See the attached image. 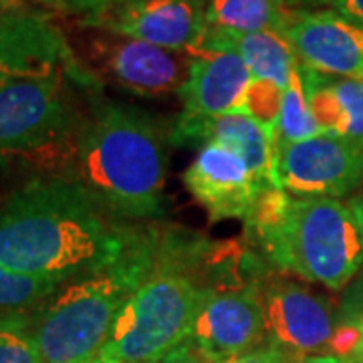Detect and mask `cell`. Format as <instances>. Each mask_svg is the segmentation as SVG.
I'll return each mask as SVG.
<instances>
[{
    "label": "cell",
    "mask_w": 363,
    "mask_h": 363,
    "mask_svg": "<svg viewBox=\"0 0 363 363\" xmlns=\"http://www.w3.org/2000/svg\"><path fill=\"white\" fill-rule=\"evenodd\" d=\"M61 286L63 283L11 271L0 262V319L35 315Z\"/></svg>",
    "instance_id": "44dd1931"
},
{
    "label": "cell",
    "mask_w": 363,
    "mask_h": 363,
    "mask_svg": "<svg viewBox=\"0 0 363 363\" xmlns=\"http://www.w3.org/2000/svg\"><path fill=\"white\" fill-rule=\"evenodd\" d=\"M192 55L186 85L180 89L182 116L216 117L242 113L252 73L233 47L202 40Z\"/></svg>",
    "instance_id": "9a60e30c"
},
{
    "label": "cell",
    "mask_w": 363,
    "mask_h": 363,
    "mask_svg": "<svg viewBox=\"0 0 363 363\" xmlns=\"http://www.w3.org/2000/svg\"><path fill=\"white\" fill-rule=\"evenodd\" d=\"M347 206H350L353 216H355V220L359 224V230H362L363 236V192L359 196H355V198H351L350 202H347Z\"/></svg>",
    "instance_id": "1f68e13d"
},
{
    "label": "cell",
    "mask_w": 363,
    "mask_h": 363,
    "mask_svg": "<svg viewBox=\"0 0 363 363\" xmlns=\"http://www.w3.org/2000/svg\"><path fill=\"white\" fill-rule=\"evenodd\" d=\"M238 357H230V359H222V362H216V363H236Z\"/></svg>",
    "instance_id": "d590c367"
},
{
    "label": "cell",
    "mask_w": 363,
    "mask_h": 363,
    "mask_svg": "<svg viewBox=\"0 0 363 363\" xmlns=\"http://www.w3.org/2000/svg\"><path fill=\"white\" fill-rule=\"evenodd\" d=\"M236 363H286L283 353L272 347V345H267V347H259V350L250 351V353H245L240 355Z\"/></svg>",
    "instance_id": "83f0119b"
},
{
    "label": "cell",
    "mask_w": 363,
    "mask_h": 363,
    "mask_svg": "<svg viewBox=\"0 0 363 363\" xmlns=\"http://www.w3.org/2000/svg\"><path fill=\"white\" fill-rule=\"evenodd\" d=\"M91 363H128V362H113V359H105V357H97L95 362Z\"/></svg>",
    "instance_id": "e575fe53"
},
{
    "label": "cell",
    "mask_w": 363,
    "mask_h": 363,
    "mask_svg": "<svg viewBox=\"0 0 363 363\" xmlns=\"http://www.w3.org/2000/svg\"><path fill=\"white\" fill-rule=\"evenodd\" d=\"M214 143L247 162L262 186L277 182L274 131L248 113H226L216 117L180 116L169 130V143Z\"/></svg>",
    "instance_id": "2e32d148"
},
{
    "label": "cell",
    "mask_w": 363,
    "mask_h": 363,
    "mask_svg": "<svg viewBox=\"0 0 363 363\" xmlns=\"http://www.w3.org/2000/svg\"><path fill=\"white\" fill-rule=\"evenodd\" d=\"M257 240L279 269L331 291L345 289L363 264L359 224L333 198L291 196L281 222Z\"/></svg>",
    "instance_id": "277c9868"
},
{
    "label": "cell",
    "mask_w": 363,
    "mask_h": 363,
    "mask_svg": "<svg viewBox=\"0 0 363 363\" xmlns=\"http://www.w3.org/2000/svg\"><path fill=\"white\" fill-rule=\"evenodd\" d=\"M204 40L233 47L234 51L245 59L252 77L271 81L283 89L289 85L291 75L298 65L293 45L289 43L285 33H279V30L230 35V33H222L208 26Z\"/></svg>",
    "instance_id": "ac0fdd59"
},
{
    "label": "cell",
    "mask_w": 363,
    "mask_h": 363,
    "mask_svg": "<svg viewBox=\"0 0 363 363\" xmlns=\"http://www.w3.org/2000/svg\"><path fill=\"white\" fill-rule=\"evenodd\" d=\"M298 363H357L351 357H337V355H313V357H305Z\"/></svg>",
    "instance_id": "4dcf8cb0"
},
{
    "label": "cell",
    "mask_w": 363,
    "mask_h": 363,
    "mask_svg": "<svg viewBox=\"0 0 363 363\" xmlns=\"http://www.w3.org/2000/svg\"><path fill=\"white\" fill-rule=\"evenodd\" d=\"M339 323L353 325L363 333V279L345 291L339 309Z\"/></svg>",
    "instance_id": "cb8c5ba5"
},
{
    "label": "cell",
    "mask_w": 363,
    "mask_h": 363,
    "mask_svg": "<svg viewBox=\"0 0 363 363\" xmlns=\"http://www.w3.org/2000/svg\"><path fill=\"white\" fill-rule=\"evenodd\" d=\"M125 0H65V9L71 13H79L83 16L99 13L105 9H111L116 4H121Z\"/></svg>",
    "instance_id": "4316f807"
},
{
    "label": "cell",
    "mask_w": 363,
    "mask_h": 363,
    "mask_svg": "<svg viewBox=\"0 0 363 363\" xmlns=\"http://www.w3.org/2000/svg\"><path fill=\"white\" fill-rule=\"evenodd\" d=\"M204 286L194 279L156 269L117 313L99 357L113 362L152 363L192 337Z\"/></svg>",
    "instance_id": "5b68a950"
},
{
    "label": "cell",
    "mask_w": 363,
    "mask_h": 363,
    "mask_svg": "<svg viewBox=\"0 0 363 363\" xmlns=\"http://www.w3.org/2000/svg\"><path fill=\"white\" fill-rule=\"evenodd\" d=\"M283 91H285L283 87L274 85L271 81L255 79L250 89H248L242 113H248L274 131L279 111H281V101H283Z\"/></svg>",
    "instance_id": "603a6c76"
},
{
    "label": "cell",
    "mask_w": 363,
    "mask_h": 363,
    "mask_svg": "<svg viewBox=\"0 0 363 363\" xmlns=\"http://www.w3.org/2000/svg\"><path fill=\"white\" fill-rule=\"evenodd\" d=\"M75 69L0 87V168L30 164L51 168L73 162L75 140L67 81Z\"/></svg>",
    "instance_id": "8992f818"
},
{
    "label": "cell",
    "mask_w": 363,
    "mask_h": 363,
    "mask_svg": "<svg viewBox=\"0 0 363 363\" xmlns=\"http://www.w3.org/2000/svg\"><path fill=\"white\" fill-rule=\"evenodd\" d=\"M184 186L212 222L247 220L262 186L247 162L214 143H204L184 172Z\"/></svg>",
    "instance_id": "5bb4252c"
},
{
    "label": "cell",
    "mask_w": 363,
    "mask_h": 363,
    "mask_svg": "<svg viewBox=\"0 0 363 363\" xmlns=\"http://www.w3.org/2000/svg\"><path fill=\"white\" fill-rule=\"evenodd\" d=\"M113 216L75 178H37L0 204V262L63 285L107 271L143 240Z\"/></svg>",
    "instance_id": "6da1fadb"
},
{
    "label": "cell",
    "mask_w": 363,
    "mask_h": 363,
    "mask_svg": "<svg viewBox=\"0 0 363 363\" xmlns=\"http://www.w3.org/2000/svg\"><path fill=\"white\" fill-rule=\"evenodd\" d=\"M154 271L152 247L143 238L116 267L65 283L33 315L40 363L95 362L119 309Z\"/></svg>",
    "instance_id": "3957f363"
},
{
    "label": "cell",
    "mask_w": 363,
    "mask_h": 363,
    "mask_svg": "<svg viewBox=\"0 0 363 363\" xmlns=\"http://www.w3.org/2000/svg\"><path fill=\"white\" fill-rule=\"evenodd\" d=\"M0 363H40L33 335V315L0 319Z\"/></svg>",
    "instance_id": "7402d4cb"
},
{
    "label": "cell",
    "mask_w": 363,
    "mask_h": 363,
    "mask_svg": "<svg viewBox=\"0 0 363 363\" xmlns=\"http://www.w3.org/2000/svg\"><path fill=\"white\" fill-rule=\"evenodd\" d=\"M289 4H329L331 0H286Z\"/></svg>",
    "instance_id": "d6a6232c"
},
{
    "label": "cell",
    "mask_w": 363,
    "mask_h": 363,
    "mask_svg": "<svg viewBox=\"0 0 363 363\" xmlns=\"http://www.w3.org/2000/svg\"><path fill=\"white\" fill-rule=\"evenodd\" d=\"M305 67V65H303ZM307 69L313 116L323 133L359 145L363 150V81L325 77Z\"/></svg>",
    "instance_id": "e0dca14e"
},
{
    "label": "cell",
    "mask_w": 363,
    "mask_h": 363,
    "mask_svg": "<svg viewBox=\"0 0 363 363\" xmlns=\"http://www.w3.org/2000/svg\"><path fill=\"white\" fill-rule=\"evenodd\" d=\"M264 335V307L259 289L204 286L192 339L214 362L259 350Z\"/></svg>",
    "instance_id": "30bf717a"
},
{
    "label": "cell",
    "mask_w": 363,
    "mask_h": 363,
    "mask_svg": "<svg viewBox=\"0 0 363 363\" xmlns=\"http://www.w3.org/2000/svg\"><path fill=\"white\" fill-rule=\"evenodd\" d=\"M81 55L99 77L140 97H166L186 85L192 55L169 51L116 33L87 28Z\"/></svg>",
    "instance_id": "52a82bcc"
},
{
    "label": "cell",
    "mask_w": 363,
    "mask_h": 363,
    "mask_svg": "<svg viewBox=\"0 0 363 363\" xmlns=\"http://www.w3.org/2000/svg\"><path fill=\"white\" fill-rule=\"evenodd\" d=\"M274 169L286 194L339 200L363 180V150L347 140L319 133L281 147Z\"/></svg>",
    "instance_id": "ba28073f"
},
{
    "label": "cell",
    "mask_w": 363,
    "mask_h": 363,
    "mask_svg": "<svg viewBox=\"0 0 363 363\" xmlns=\"http://www.w3.org/2000/svg\"><path fill=\"white\" fill-rule=\"evenodd\" d=\"M169 131L145 111L104 105L75 140V180L105 210L123 218L166 212Z\"/></svg>",
    "instance_id": "7a4b0ae2"
},
{
    "label": "cell",
    "mask_w": 363,
    "mask_h": 363,
    "mask_svg": "<svg viewBox=\"0 0 363 363\" xmlns=\"http://www.w3.org/2000/svg\"><path fill=\"white\" fill-rule=\"evenodd\" d=\"M0 11H4V6H2V2H0Z\"/></svg>",
    "instance_id": "8d00e7d4"
},
{
    "label": "cell",
    "mask_w": 363,
    "mask_h": 363,
    "mask_svg": "<svg viewBox=\"0 0 363 363\" xmlns=\"http://www.w3.org/2000/svg\"><path fill=\"white\" fill-rule=\"evenodd\" d=\"M353 359L357 363H363V339L362 343H359V347H357V351H355V355H353Z\"/></svg>",
    "instance_id": "836d02e7"
},
{
    "label": "cell",
    "mask_w": 363,
    "mask_h": 363,
    "mask_svg": "<svg viewBox=\"0 0 363 363\" xmlns=\"http://www.w3.org/2000/svg\"><path fill=\"white\" fill-rule=\"evenodd\" d=\"M293 6L286 0H208L206 23L230 35L260 30L285 33Z\"/></svg>",
    "instance_id": "d6986e66"
},
{
    "label": "cell",
    "mask_w": 363,
    "mask_h": 363,
    "mask_svg": "<svg viewBox=\"0 0 363 363\" xmlns=\"http://www.w3.org/2000/svg\"><path fill=\"white\" fill-rule=\"evenodd\" d=\"M59 69H75L73 52L45 14L28 9L0 11V87Z\"/></svg>",
    "instance_id": "7c38bea8"
},
{
    "label": "cell",
    "mask_w": 363,
    "mask_h": 363,
    "mask_svg": "<svg viewBox=\"0 0 363 363\" xmlns=\"http://www.w3.org/2000/svg\"><path fill=\"white\" fill-rule=\"evenodd\" d=\"M264 329L272 347L297 363L323 350L335 331L327 301L295 283H271L262 293Z\"/></svg>",
    "instance_id": "4fadbf2b"
},
{
    "label": "cell",
    "mask_w": 363,
    "mask_h": 363,
    "mask_svg": "<svg viewBox=\"0 0 363 363\" xmlns=\"http://www.w3.org/2000/svg\"><path fill=\"white\" fill-rule=\"evenodd\" d=\"M81 26L123 35L169 51L194 52L206 35V4L200 0H125L83 16Z\"/></svg>",
    "instance_id": "9c48e42d"
},
{
    "label": "cell",
    "mask_w": 363,
    "mask_h": 363,
    "mask_svg": "<svg viewBox=\"0 0 363 363\" xmlns=\"http://www.w3.org/2000/svg\"><path fill=\"white\" fill-rule=\"evenodd\" d=\"M323 133L317 119L313 116L311 101H309V81L307 69L298 63L291 75L289 85L283 91L281 111L274 125V145L277 152L285 145L303 142Z\"/></svg>",
    "instance_id": "ffe728a7"
},
{
    "label": "cell",
    "mask_w": 363,
    "mask_h": 363,
    "mask_svg": "<svg viewBox=\"0 0 363 363\" xmlns=\"http://www.w3.org/2000/svg\"><path fill=\"white\" fill-rule=\"evenodd\" d=\"M298 63L325 77L363 81V25L337 11L293 9L285 28Z\"/></svg>",
    "instance_id": "8fae6325"
},
{
    "label": "cell",
    "mask_w": 363,
    "mask_h": 363,
    "mask_svg": "<svg viewBox=\"0 0 363 363\" xmlns=\"http://www.w3.org/2000/svg\"><path fill=\"white\" fill-rule=\"evenodd\" d=\"M329 6L339 14L363 25V0H331Z\"/></svg>",
    "instance_id": "f1b7e54d"
},
{
    "label": "cell",
    "mask_w": 363,
    "mask_h": 363,
    "mask_svg": "<svg viewBox=\"0 0 363 363\" xmlns=\"http://www.w3.org/2000/svg\"><path fill=\"white\" fill-rule=\"evenodd\" d=\"M152 363H216L206 351L202 350L194 339H186L178 347L168 351L166 355H162L160 359Z\"/></svg>",
    "instance_id": "484cf974"
},
{
    "label": "cell",
    "mask_w": 363,
    "mask_h": 363,
    "mask_svg": "<svg viewBox=\"0 0 363 363\" xmlns=\"http://www.w3.org/2000/svg\"><path fill=\"white\" fill-rule=\"evenodd\" d=\"M4 9H25L26 2H40L47 6H59L65 9V0H0Z\"/></svg>",
    "instance_id": "f546056e"
},
{
    "label": "cell",
    "mask_w": 363,
    "mask_h": 363,
    "mask_svg": "<svg viewBox=\"0 0 363 363\" xmlns=\"http://www.w3.org/2000/svg\"><path fill=\"white\" fill-rule=\"evenodd\" d=\"M363 333L353 327V325H345L339 323L333 331V335L329 339V350H331V355H337V357H351L355 355V351L359 347L362 343Z\"/></svg>",
    "instance_id": "d4e9b609"
}]
</instances>
